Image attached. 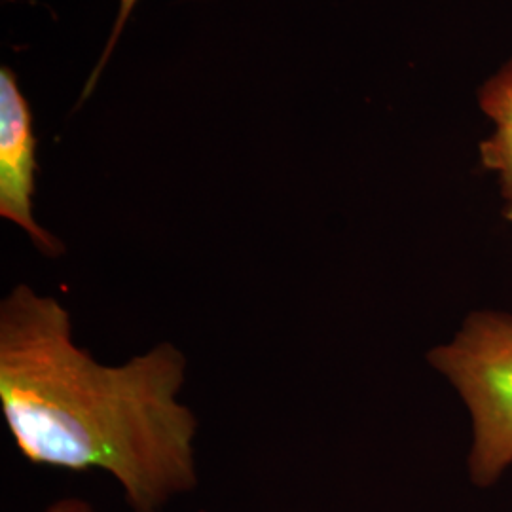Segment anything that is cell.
<instances>
[{
	"instance_id": "obj_7",
	"label": "cell",
	"mask_w": 512,
	"mask_h": 512,
	"mask_svg": "<svg viewBox=\"0 0 512 512\" xmlns=\"http://www.w3.org/2000/svg\"><path fill=\"white\" fill-rule=\"evenodd\" d=\"M42 512H97L88 499L82 497H61L50 503Z\"/></svg>"
},
{
	"instance_id": "obj_5",
	"label": "cell",
	"mask_w": 512,
	"mask_h": 512,
	"mask_svg": "<svg viewBox=\"0 0 512 512\" xmlns=\"http://www.w3.org/2000/svg\"><path fill=\"white\" fill-rule=\"evenodd\" d=\"M478 109L492 128L512 129V57L482 82Z\"/></svg>"
},
{
	"instance_id": "obj_2",
	"label": "cell",
	"mask_w": 512,
	"mask_h": 512,
	"mask_svg": "<svg viewBox=\"0 0 512 512\" xmlns=\"http://www.w3.org/2000/svg\"><path fill=\"white\" fill-rule=\"evenodd\" d=\"M427 363L458 391L473 421L469 476L490 488L512 465V315L471 313Z\"/></svg>"
},
{
	"instance_id": "obj_1",
	"label": "cell",
	"mask_w": 512,
	"mask_h": 512,
	"mask_svg": "<svg viewBox=\"0 0 512 512\" xmlns=\"http://www.w3.org/2000/svg\"><path fill=\"white\" fill-rule=\"evenodd\" d=\"M188 359L160 342L120 365L74 340L69 308L18 283L0 300V410L38 467L101 471L133 512H162L198 486V418L181 401Z\"/></svg>"
},
{
	"instance_id": "obj_6",
	"label": "cell",
	"mask_w": 512,
	"mask_h": 512,
	"mask_svg": "<svg viewBox=\"0 0 512 512\" xmlns=\"http://www.w3.org/2000/svg\"><path fill=\"white\" fill-rule=\"evenodd\" d=\"M137 2H139V0H118V10H116V18H114L112 29H110L109 40H107V44H105L103 52L99 55L97 65L93 67V71L92 74H90V78H88V82L84 84L80 103H82V101H86V99L92 95L93 90H95V86H97V82H99L101 74L105 71V67L109 65L110 55L114 54V50H116V46H118V40L122 37V33L126 31V25H128L129 18L133 16V10H135Z\"/></svg>"
},
{
	"instance_id": "obj_4",
	"label": "cell",
	"mask_w": 512,
	"mask_h": 512,
	"mask_svg": "<svg viewBox=\"0 0 512 512\" xmlns=\"http://www.w3.org/2000/svg\"><path fill=\"white\" fill-rule=\"evenodd\" d=\"M480 162L494 173L503 198V213L512 224V129L492 128L480 143Z\"/></svg>"
},
{
	"instance_id": "obj_3",
	"label": "cell",
	"mask_w": 512,
	"mask_h": 512,
	"mask_svg": "<svg viewBox=\"0 0 512 512\" xmlns=\"http://www.w3.org/2000/svg\"><path fill=\"white\" fill-rule=\"evenodd\" d=\"M38 139L29 101L10 67L0 69V219L21 230L46 258L65 255L61 239L35 217Z\"/></svg>"
}]
</instances>
